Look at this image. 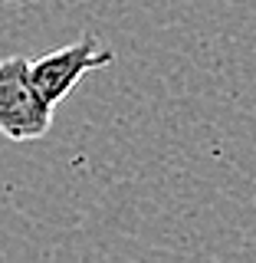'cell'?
<instances>
[{
  "label": "cell",
  "mask_w": 256,
  "mask_h": 263,
  "mask_svg": "<svg viewBox=\"0 0 256 263\" xmlns=\"http://www.w3.org/2000/svg\"><path fill=\"white\" fill-rule=\"evenodd\" d=\"M53 128V105L43 99L27 56L0 60V135L10 142H36Z\"/></svg>",
  "instance_id": "6da1fadb"
},
{
  "label": "cell",
  "mask_w": 256,
  "mask_h": 263,
  "mask_svg": "<svg viewBox=\"0 0 256 263\" xmlns=\"http://www.w3.org/2000/svg\"><path fill=\"white\" fill-rule=\"evenodd\" d=\"M115 63V53L102 43L99 36L86 33L76 43H66L60 49H49V53L30 60V72L36 89L43 92V99L49 105H60L66 96L82 82V76L92 69H105V66Z\"/></svg>",
  "instance_id": "7a4b0ae2"
}]
</instances>
